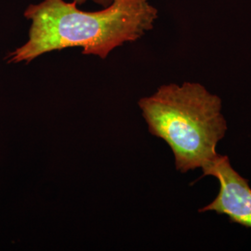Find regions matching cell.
<instances>
[{
  "label": "cell",
  "instance_id": "6da1fadb",
  "mask_svg": "<svg viewBox=\"0 0 251 251\" xmlns=\"http://www.w3.org/2000/svg\"><path fill=\"white\" fill-rule=\"evenodd\" d=\"M24 16L31 21L28 40L9 53L8 63H29L43 54L78 47L84 55L105 60L117 47L151 31L158 10L149 0H114L97 11L81 10L75 0H43L29 5Z\"/></svg>",
  "mask_w": 251,
  "mask_h": 251
},
{
  "label": "cell",
  "instance_id": "277c9868",
  "mask_svg": "<svg viewBox=\"0 0 251 251\" xmlns=\"http://www.w3.org/2000/svg\"><path fill=\"white\" fill-rule=\"evenodd\" d=\"M75 1L77 3V5H84L88 1H92L95 4L101 6L102 8H106L114 0H75Z\"/></svg>",
  "mask_w": 251,
  "mask_h": 251
},
{
  "label": "cell",
  "instance_id": "7a4b0ae2",
  "mask_svg": "<svg viewBox=\"0 0 251 251\" xmlns=\"http://www.w3.org/2000/svg\"><path fill=\"white\" fill-rule=\"evenodd\" d=\"M138 103L150 133L171 147L177 171L210 167L227 130L219 96L199 83L184 82L163 85Z\"/></svg>",
  "mask_w": 251,
  "mask_h": 251
},
{
  "label": "cell",
  "instance_id": "3957f363",
  "mask_svg": "<svg viewBox=\"0 0 251 251\" xmlns=\"http://www.w3.org/2000/svg\"><path fill=\"white\" fill-rule=\"evenodd\" d=\"M203 176L218 179L220 190L215 199L199 212L215 211L227 216L231 223L251 229V188L249 180L233 170L226 155L218 154L214 162L203 171Z\"/></svg>",
  "mask_w": 251,
  "mask_h": 251
}]
</instances>
